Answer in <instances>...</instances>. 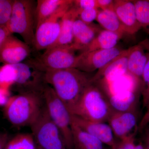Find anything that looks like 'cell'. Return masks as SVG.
Here are the masks:
<instances>
[{
    "mask_svg": "<svg viewBox=\"0 0 149 149\" xmlns=\"http://www.w3.org/2000/svg\"><path fill=\"white\" fill-rule=\"evenodd\" d=\"M45 105L42 92H26L10 98L5 106L6 117L16 126L31 125Z\"/></svg>",
    "mask_w": 149,
    "mask_h": 149,
    "instance_id": "2",
    "label": "cell"
},
{
    "mask_svg": "<svg viewBox=\"0 0 149 149\" xmlns=\"http://www.w3.org/2000/svg\"><path fill=\"white\" fill-rule=\"evenodd\" d=\"M91 79L86 72L76 68L44 72L45 83L53 89L70 113L85 89L92 84Z\"/></svg>",
    "mask_w": 149,
    "mask_h": 149,
    "instance_id": "1",
    "label": "cell"
},
{
    "mask_svg": "<svg viewBox=\"0 0 149 149\" xmlns=\"http://www.w3.org/2000/svg\"><path fill=\"white\" fill-rule=\"evenodd\" d=\"M143 95V106H148L149 104V84L141 92Z\"/></svg>",
    "mask_w": 149,
    "mask_h": 149,
    "instance_id": "35",
    "label": "cell"
},
{
    "mask_svg": "<svg viewBox=\"0 0 149 149\" xmlns=\"http://www.w3.org/2000/svg\"><path fill=\"white\" fill-rule=\"evenodd\" d=\"M79 15V11L73 5L62 18L60 33L58 39L48 49L58 46L69 45L72 44L73 24L75 20L78 18Z\"/></svg>",
    "mask_w": 149,
    "mask_h": 149,
    "instance_id": "18",
    "label": "cell"
},
{
    "mask_svg": "<svg viewBox=\"0 0 149 149\" xmlns=\"http://www.w3.org/2000/svg\"><path fill=\"white\" fill-rule=\"evenodd\" d=\"M96 20L104 29L116 33L121 38L126 34L113 10H99Z\"/></svg>",
    "mask_w": 149,
    "mask_h": 149,
    "instance_id": "23",
    "label": "cell"
},
{
    "mask_svg": "<svg viewBox=\"0 0 149 149\" xmlns=\"http://www.w3.org/2000/svg\"><path fill=\"white\" fill-rule=\"evenodd\" d=\"M74 149H104L103 143L71 122Z\"/></svg>",
    "mask_w": 149,
    "mask_h": 149,
    "instance_id": "20",
    "label": "cell"
},
{
    "mask_svg": "<svg viewBox=\"0 0 149 149\" xmlns=\"http://www.w3.org/2000/svg\"><path fill=\"white\" fill-rule=\"evenodd\" d=\"M14 1L0 0V26L6 27L12 11Z\"/></svg>",
    "mask_w": 149,
    "mask_h": 149,
    "instance_id": "27",
    "label": "cell"
},
{
    "mask_svg": "<svg viewBox=\"0 0 149 149\" xmlns=\"http://www.w3.org/2000/svg\"><path fill=\"white\" fill-rule=\"evenodd\" d=\"M10 98L8 90L0 88V106H5Z\"/></svg>",
    "mask_w": 149,
    "mask_h": 149,
    "instance_id": "34",
    "label": "cell"
},
{
    "mask_svg": "<svg viewBox=\"0 0 149 149\" xmlns=\"http://www.w3.org/2000/svg\"></svg>",
    "mask_w": 149,
    "mask_h": 149,
    "instance_id": "41",
    "label": "cell"
},
{
    "mask_svg": "<svg viewBox=\"0 0 149 149\" xmlns=\"http://www.w3.org/2000/svg\"><path fill=\"white\" fill-rule=\"evenodd\" d=\"M124 50L116 47L108 49L81 53L79 55L76 69L85 72L99 70L119 55Z\"/></svg>",
    "mask_w": 149,
    "mask_h": 149,
    "instance_id": "10",
    "label": "cell"
},
{
    "mask_svg": "<svg viewBox=\"0 0 149 149\" xmlns=\"http://www.w3.org/2000/svg\"><path fill=\"white\" fill-rule=\"evenodd\" d=\"M35 11L33 1H14L11 15L6 26L11 35L19 34L29 46L33 45L35 40Z\"/></svg>",
    "mask_w": 149,
    "mask_h": 149,
    "instance_id": "5",
    "label": "cell"
},
{
    "mask_svg": "<svg viewBox=\"0 0 149 149\" xmlns=\"http://www.w3.org/2000/svg\"><path fill=\"white\" fill-rule=\"evenodd\" d=\"M11 35L6 27L0 26V47L6 38Z\"/></svg>",
    "mask_w": 149,
    "mask_h": 149,
    "instance_id": "36",
    "label": "cell"
},
{
    "mask_svg": "<svg viewBox=\"0 0 149 149\" xmlns=\"http://www.w3.org/2000/svg\"><path fill=\"white\" fill-rule=\"evenodd\" d=\"M13 65L15 73V83L22 92H42L45 83L44 72L27 63H20Z\"/></svg>",
    "mask_w": 149,
    "mask_h": 149,
    "instance_id": "9",
    "label": "cell"
},
{
    "mask_svg": "<svg viewBox=\"0 0 149 149\" xmlns=\"http://www.w3.org/2000/svg\"><path fill=\"white\" fill-rule=\"evenodd\" d=\"M73 5L79 12L87 9L98 8L97 0H76L73 1Z\"/></svg>",
    "mask_w": 149,
    "mask_h": 149,
    "instance_id": "29",
    "label": "cell"
},
{
    "mask_svg": "<svg viewBox=\"0 0 149 149\" xmlns=\"http://www.w3.org/2000/svg\"><path fill=\"white\" fill-rule=\"evenodd\" d=\"M37 146L41 149H67L60 131L44 105L37 120L30 126Z\"/></svg>",
    "mask_w": 149,
    "mask_h": 149,
    "instance_id": "7",
    "label": "cell"
},
{
    "mask_svg": "<svg viewBox=\"0 0 149 149\" xmlns=\"http://www.w3.org/2000/svg\"><path fill=\"white\" fill-rule=\"evenodd\" d=\"M114 111L108 99L92 83L85 89L70 114L93 122L104 123Z\"/></svg>",
    "mask_w": 149,
    "mask_h": 149,
    "instance_id": "3",
    "label": "cell"
},
{
    "mask_svg": "<svg viewBox=\"0 0 149 149\" xmlns=\"http://www.w3.org/2000/svg\"><path fill=\"white\" fill-rule=\"evenodd\" d=\"M128 55L127 72L142 80L144 68L149 57V41L131 47Z\"/></svg>",
    "mask_w": 149,
    "mask_h": 149,
    "instance_id": "15",
    "label": "cell"
},
{
    "mask_svg": "<svg viewBox=\"0 0 149 149\" xmlns=\"http://www.w3.org/2000/svg\"><path fill=\"white\" fill-rule=\"evenodd\" d=\"M142 91L149 84V57L144 68L142 75Z\"/></svg>",
    "mask_w": 149,
    "mask_h": 149,
    "instance_id": "33",
    "label": "cell"
},
{
    "mask_svg": "<svg viewBox=\"0 0 149 149\" xmlns=\"http://www.w3.org/2000/svg\"><path fill=\"white\" fill-rule=\"evenodd\" d=\"M5 149H37L32 134H19L8 142Z\"/></svg>",
    "mask_w": 149,
    "mask_h": 149,
    "instance_id": "24",
    "label": "cell"
},
{
    "mask_svg": "<svg viewBox=\"0 0 149 149\" xmlns=\"http://www.w3.org/2000/svg\"><path fill=\"white\" fill-rule=\"evenodd\" d=\"M16 73L12 64H5L0 68V88L8 90L15 83Z\"/></svg>",
    "mask_w": 149,
    "mask_h": 149,
    "instance_id": "26",
    "label": "cell"
},
{
    "mask_svg": "<svg viewBox=\"0 0 149 149\" xmlns=\"http://www.w3.org/2000/svg\"><path fill=\"white\" fill-rule=\"evenodd\" d=\"M42 93L48 114L60 131L67 149H74L71 114L50 86L45 84Z\"/></svg>",
    "mask_w": 149,
    "mask_h": 149,
    "instance_id": "4",
    "label": "cell"
},
{
    "mask_svg": "<svg viewBox=\"0 0 149 149\" xmlns=\"http://www.w3.org/2000/svg\"><path fill=\"white\" fill-rule=\"evenodd\" d=\"M100 31L97 27L86 24L77 18L73 24L72 45L76 50L82 51L92 42Z\"/></svg>",
    "mask_w": 149,
    "mask_h": 149,
    "instance_id": "17",
    "label": "cell"
},
{
    "mask_svg": "<svg viewBox=\"0 0 149 149\" xmlns=\"http://www.w3.org/2000/svg\"><path fill=\"white\" fill-rule=\"evenodd\" d=\"M108 121L113 134L122 139L136 128L137 118L135 111L119 112L114 111Z\"/></svg>",
    "mask_w": 149,
    "mask_h": 149,
    "instance_id": "16",
    "label": "cell"
},
{
    "mask_svg": "<svg viewBox=\"0 0 149 149\" xmlns=\"http://www.w3.org/2000/svg\"><path fill=\"white\" fill-rule=\"evenodd\" d=\"M8 142V136L6 133L0 132V149H5Z\"/></svg>",
    "mask_w": 149,
    "mask_h": 149,
    "instance_id": "37",
    "label": "cell"
},
{
    "mask_svg": "<svg viewBox=\"0 0 149 149\" xmlns=\"http://www.w3.org/2000/svg\"><path fill=\"white\" fill-rule=\"evenodd\" d=\"M70 0H38L35 8V27L52 16Z\"/></svg>",
    "mask_w": 149,
    "mask_h": 149,
    "instance_id": "19",
    "label": "cell"
},
{
    "mask_svg": "<svg viewBox=\"0 0 149 149\" xmlns=\"http://www.w3.org/2000/svg\"><path fill=\"white\" fill-rule=\"evenodd\" d=\"M113 10L126 34L134 35L142 29L137 19L133 1L115 0Z\"/></svg>",
    "mask_w": 149,
    "mask_h": 149,
    "instance_id": "13",
    "label": "cell"
},
{
    "mask_svg": "<svg viewBox=\"0 0 149 149\" xmlns=\"http://www.w3.org/2000/svg\"><path fill=\"white\" fill-rule=\"evenodd\" d=\"M98 8H93L83 10L79 12L78 18L87 24H91L95 20L99 12Z\"/></svg>",
    "mask_w": 149,
    "mask_h": 149,
    "instance_id": "28",
    "label": "cell"
},
{
    "mask_svg": "<svg viewBox=\"0 0 149 149\" xmlns=\"http://www.w3.org/2000/svg\"><path fill=\"white\" fill-rule=\"evenodd\" d=\"M120 38L121 37L117 34L103 29L88 46L81 51V53L114 48Z\"/></svg>",
    "mask_w": 149,
    "mask_h": 149,
    "instance_id": "22",
    "label": "cell"
},
{
    "mask_svg": "<svg viewBox=\"0 0 149 149\" xmlns=\"http://www.w3.org/2000/svg\"><path fill=\"white\" fill-rule=\"evenodd\" d=\"M72 44L49 48L42 55L28 62L43 72L50 70L76 68L79 55Z\"/></svg>",
    "mask_w": 149,
    "mask_h": 149,
    "instance_id": "6",
    "label": "cell"
},
{
    "mask_svg": "<svg viewBox=\"0 0 149 149\" xmlns=\"http://www.w3.org/2000/svg\"><path fill=\"white\" fill-rule=\"evenodd\" d=\"M121 142L124 149H146L144 145L141 143L135 144V137L133 136L126 137Z\"/></svg>",
    "mask_w": 149,
    "mask_h": 149,
    "instance_id": "30",
    "label": "cell"
},
{
    "mask_svg": "<svg viewBox=\"0 0 149 149\" xmlns=\"http://www.w3.org/2000/svg\"><path fill=\"white\" fill-rule=\"evenodd\" d=\"M29 46L10 35L0 47V61L5 64L22 63L30 53Z\"/></svg>",
    "mask_w": 149,
    "mask_h": 149,
    "instance_id": "11",
    "label": "cell"
},
{
    "mask_svg": "<svg viewBox=\"0 0 149 149\" xmlns=\"http://www.w3.org/2000/svg\"><path fill=\"white\" fill-rule=\"evenodd\" d=\"M114 1L112 0H97L98 8L102 10H113Z\"/></svg>",
    "mask_w": 149,
    "mask_h": 149,
    "instance_id": "31",
    "label": "cell"
},
{
    "mask_svg": "<svg viewBox=\"0 0 149 149\" xmlns=\"http://www.w3.org/2000/svg\"><path fill=\"white\" fill-rule=\"evenodd\" d=\"M130 50V47L124 49L119 55L98 70L91 78V83L101 79H103L105 82H111L127 73V63Z\"/></svg>",
    "mask_w": 149,
    "mask_h": 149,
    "instance_id": "14",
    "label": "cell"
},
{
    "mask_svg": "<svg viewBox=\"0 0 149 149\" xmlns=\"http://www.w3.org/2000/svg\"><path fill=\"white\" fill-rule=\"evenodd\" d=\"M137 19L143 29L149 34V0L133 1Z\"/></svg>",
    "mask_w": 149,
    "mask_h": 149,
    "instance_id": "25",
    "label": "cell"
},
{
    "mask_svg": "<svg viewBox=\"0 0 149 149\" xmlns=\"http://www.w3.org/2000/svg\"><path fill=\"white\" fill-rule=\"evenodd\" d=\"M37 149H40V148H39V147H37Z\"/></svg>",
    "mask_w": 149,
    "mask_h": 149,
    "instance_id": "40",
    "label": "cell"
},
{
    "mask_svg": "<svg viewBox=\"0 0 149 149\" xmlns=\"http://www.w3.org/2000/svg\"><path fill=\"white\" fill-rule=\"evenodd\" d=\"M111 149H124L123 146L121 142L116 143L115 146L111 148Z\"/></svg>",
    "mask_w": 149,
    "mask_h": 149,
    "instance_id": "39",
    "label": "cell"
},
{
    "mask_svg": "<svg viewBox=\"0 0 149 149\" xmlns=\"http://www.w3.org/2000/svg\"><path fill=\"white\" fill-rule=\"evenodd\" d=\"M144 130L145 132L144 134L145 145L144 146L146 149H149V126H147Z\"/></svg>",
    "mask_w": 149,
    "mask_h": 149,
    "instance_id": "38",
    "label": "cell"
},
{
    "mask_svg": "<svg viewBox=\"0 0 149 149\" xmlns=\"http://www.w3.org/2000/svg\"><path fill=\"white\" fill-rule=\"evenodd\" d=\"M71 122L81 129L111 148L117 143L115 140L111 127L105 123L93 122L71 114Z\"/></svg>",
    "mask_w": 149,
    "mask_h": 149,
    "instance_id": "12",
    "label": "cell"
},
{
    "mask_svg": "<svg viewBox=\"0 0 149 149\" xmlns=\"http://www.w3.org/2000/svg\"><path fill=\"white\" fill-rule=\"evenodd\" d=\"M138 99V92L129 91L112 95L109 97L108 100L115 111L134 112Z\"/></svg>",
    "mask_w": 149,
    "mask_h": 149,
    "instance_id": "21",
    "label": "cell"
},
{
    "mask_svg": "<svg viewBox=\"0 0 149 149\" xmlns=\"http://www.w3.org/2000/svg\"><path fill=\"white\" fill-rule=\"evenodd\" d=\"M73 3V1L70 0L36 27L33 45L36 50H47L57 41L60 33L62 18Z\"/></svg>",
    "mask_w": 149,
    "mask_h": 149,
    "instance_id": "8",
    "label": "cell"
},
{
    "mask_svg": "<svg viewBox=\"0 0 149 149\" xmlns=\"http://www.w3.org/2000/svg\"><path fill=\"white\" fill-rule=\"evenodd\" d=\"M146 107V111L141 118L138 126V129L139 131H143L149 125V104Z\"/></svg>",
    "mask_w": 149,
    "mask_h": 149,
    "instance_id": "32",
    "label": "cell"
}]
</instances>
